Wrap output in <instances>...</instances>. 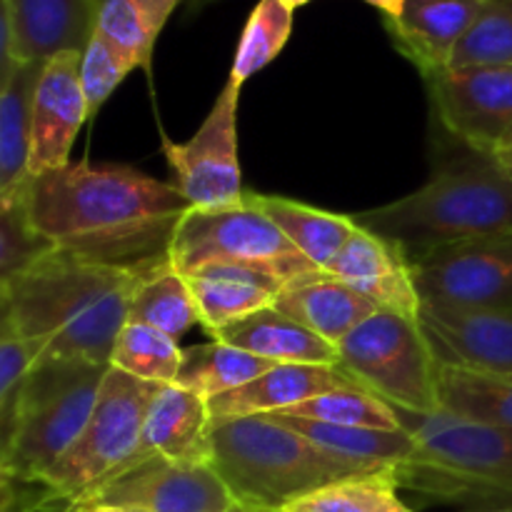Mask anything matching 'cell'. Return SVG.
I'll return each mask as SVG.
<instances>
[{
    "label": "cell",
    "mask_w": 512,
    "mask_h": 512,
    "mask_svg": "<svg viewBox=\"0 0 512 512\" xmlns=\"http://www.w3.org/2000/svg\"><path fill=\"white\" fill-rule=\"evenodd\" d=\"M15 68H18V58H15L13 15H10L8 0H0V90L5 88Z\"/></svg>",
    "instance_id": "cell-40"
},
{
    "label": "cell",
    "mask_w": 512,
    "mask_h": 512,
    "mask_svg": "<svg viewBox=\"0 0 512 512\" xmlns=\"http://www.w3.org/2000/svg\"><path fill=\"white\" fill-rule=\"evenodd\" d=\"M43 63H18L0 90V160L10 188L28 180L33 95Z\"/></svg>",
    "instance_id": "cell-30"
},
{
    "label": "cell",
    "mask_w": 512,
    "mask_h": 512,
    "mask_svg": "<svg viewBox=\"0 0 512 512\" xmlns=\"http://www.w3.org/2000/svg\"><path fill=\"white\" fill-rule=\"evenodd\" d=\"M213 340L233 345L273 365H338V348L333 343L295 323L278 308L260 310L220 330Z\"/></svg>",
    "instance_id": "cell-24"
},
{
    "label": "cell",
    "mask_w": 512,
    "mask_h": 512,
    "mask_svg": "<svg viewBox=\"0 0 512 512\" xmlns=\"http://www.w3.org/2000/svg\"><path fill=\"white\" fill-rule=\"evenodd\" d=\"M245 195L255 208L263 210L283 230L293 248L323 273H328L333 260L338 258L343 245L358 228L353 215L330 213V210L313 208V205L298 203V200L283 198V195H263L250 193V190Z\"/></svg>",
    "instance_id": "cell-25"
},
{
    "label": "cell",
    "mask_w": 512,
    "mask_h": 512,
    "mask_svg": "<svg viewBox=\"0 0 512 512\" xmlns=\"http://www.w3.org/2000/svg\"><path fill=\"white\" fill-rule=\"evenodd\" d=\"M270 368H273V363H268V360L255 358V355L233 348L228 343H220V340H210V343L183 350L178 378L173 385L190 390V393L210 403L220 395L243 388Z\"/></svg>",
    "instance_id": "cell-28"
},
{
    "label": "cell",
    "mask_w": 512,
    "mask_h": 512,
    "mask_svg": "<svg viewBox=\"0 0 512 512\" xmlns=\"http://www.w3.org/2000/svg\"><path fill=\"white\" fill-rule=\"evenodd\" d=\"M138 65L118 48L110 38H105L98 28L90 35L88 45L80 53V83H83L88 115L93 118L120 83L128 78Z\"/></svg>",
    "instance_id": "cell-37"
},
{
    "label": "cell",
    "mask_w": 512,
    "mask_h": 512,
    "mask_svg": "<svg viewBox=\"0 0 512 512\" xmlns=\"http://www.w3.org/2000/svg\"><path fill=\"white\" fill-rule=\"evenodd\" d=\"M40 355H43V348L33 343V340H0V405L18 388L20 380L28 375V370L33 368Z\"/></svg>",
    "instance_id": "cell-38"
},
{
    "label": "cell",
    "mask_w": 512,
    "mask_h": 512,
    "mask_svg": "<svg viewBox=\"0 0 512 512\" xmlns=\"http://www.w3.org/2000/svg\"><path fill=\"white\" fill-rule=\"evenodd\" d=\"M270 418L288 425L290 430L360 473L398 470L418 458V443L405 430L343 428V425L315 423V420L290 418V415H270Z\"/></svg>",
    "instance_id": "cell-23"
},
{
    "label": "cell",
    "mask_w": 512,
    "mask_h": 512,
    "mask_svg": "<svg viewBox=\"0 0 512 512\" xmlns=\"http://www.w3.org/2000/svg\"><path fill=\"white\" fill-rule=\"evenodd\" d=\"M400 428L418 443V458L395 470L398 488L478 512L512 508V430L473 423L445 410H398Z\"/></svg>",
    "instance_id": "cell-5"
},
{
    "label": "cell",
    "mask_w": 512,
    "mask_h": 512,
    "mask_svg": "<svg viewBox=\"0 0 512 512\" xmlns=\"http://www.w3.org/2000/svg\"><path fill=\"white\" fill-rule=\"evenodd\" d=\"M148 268L88 263L53 250L8 285L15 335L38 343L48 358L110 365Z\"/></svg>",
    "instance_id": "cell-2"
},
{
    "label": "cell",
    "mask_w": 512,
    "mask_h": 512,
    "mask_svg": "<svg viewBox=\"0 0 512 512\" xmlns=\"http://www.w3.org/2000/svg\"><path fill=\"white\" fill-rule=\"evenodd\" d=\"M168 258L180 273L203 265H238L273 275L285 285L323 273L293 248L283 230L255 208L248 195L240 208L218 213L190 210L170 243Z\"/></svg>",
    "instance_id": "cell-9"
},
{
    "label": "cell",
    "mask_w": 512,
    "mask_h": 512,
    "mask_svg": "<svg viewBox=\"0 0 512 512\" xmlns=\"http://www.w3.org/2000/svg\"><path fill=\"white\" fill-rule=\"evenodd\" d=\"M423 80L443 133L478 153L495 155L512 130L510 65H460Z\"/></svg>",
    "instance_id": "cell-12"
},
{
    "label": "cell",
    "mask_w": 512,
    "mask_h": 512,
    "mask_svg": "<svg viewBox=\"0 0 512 512\" xmlns=\"http://www.w3.org/2000/svg\"><path fill=\"white\" fill-rule=\"evenodd\" d=\"M495 160H498L500 165H503L505 170H508V173L512 175V130L508 135H505V140L503 143L498 145V150H495V155H493Z\"/></svg>",
    "instance_id": "cell-44"
},
{
    "label": "cell",
    "mask_w": 512,
    "mask_h": 512,
    "mask_svg": "<svg viewBox=\"0 0 512 512\" xmlns=\"http://www.w3.org/2000/svg\"><path fill=\"white\" fill-rule=\"evenodd\" d=\"M210 425L213 418L208 400L178 385H160L148 405L138 448L128 468L155 458L175 463H208Z\"/></svg>",
    "instance_id": "cell-18"
},
{
    "label": "cell",
    "mask_w": 512,
    "mask_h": 512,
    "mask_svg": "<svg viewBox=\"0 0 512 512\" xmlns=\"http://www.w3.org/2000/svg\"><path fill=\"white\" fill-rule=\"evenodd\" d=\"M440 410L473 423L512 430V378L438 360Z\"/></svg>",
    "instance_id": "cell-26"
},
{
    "label": "cell",
    "mask_w": 512,
    "mask_h": 512,
    "mask_svg": "<svg viewBox=\"0 0 512 512\" xmlns=\"http://www.w3.org/2000/svg\"><path fill=\"white\" fill-rule=\"evenodd\" d=\"M160 385L108 368L93 415L68 453L38 480L50 512H70L108 480L123 473L138 448L145 413Z\"/></svg>",
    "instance_id": "cell-7"
},
{
    "label": "cell",
    "mask_w": 512,
    "mask_h": 512,
    "mask_svg": "<svg viewBox=\"0 0 512 512\" xmlns=\"http://www.w3.org/2000/svg\"><path fill=\"white\" fill-rule=\"evenodd\" d=\"M183 348L178 340L150 325L128 320L110 353V368L153 385H173L178 378Z\"/></svg>",
    "instance_id": "cell-32"
},
{
    "label": "cell",
    "mask_w": 512,
    "mask_h": 512,
    "mask_svg": "<svg viewBox=\"0 0 512 512\" xmlns=\"http://www.w3.org/2000/svg\"><path fill=\"white\" fill-rule=\"evenodd\" d=\"M460 65H510L512 68V0H488L465 35L450 68Z\"/></svg>",
    "instance_id": "cell-36"
},
{
    "label": "cell",
    "mask_w": 512,
    "mask_h": 512,
    "mask_svg": "<svg viewBox=\"0 0 512 512\" xmlns=\"http://www.w3.org/2000/svg\"><path fill=\"white\" fill-rule=\"evenodd\" d=\"M275 308L333 343L335 348L378 310L370 300L330 273H315L285 285Z\"/></svg>",
    "instance_id": "cell-22"
},
{
    "label": "cell",
    "mask_w": 512,
    "mask_h": 512,
    "mask_svg": "<svg viewBox=\"0 0 512 512\" xmlns=\"http://www.w3.org/2000/svg\"><path fill=\"white\" fill-rule=\"evenodd\" d=\"M420 303L445 310H512V235L470 240L413 263Z\"/></svg>",
    "instance_id": "cell-11"
},
{
    "label": "cell",
    "mask_w": 512,
    "mask_h": 512,
    "mask_svg": "<svg viewBox=\"0 0 512 512\" xmlns=\"http://www.w3.org/2000/svg\"><path fill=\"white\" fill-rule=\"evenodd\" d=\"M18 338L13 323V305H10L8 285H0V340Z\"/></svg>",
    "instance_id": "cell-41"
},
{
    "label": "cell",
    "mask_w": 512,
    "mask_h": 512,
    "mask_svg": "<svg viewBox=\"0 0 512 512\" xmlns=\"http://www.w3.org/2000/svg\"><path fill=\"white\" fill-rule=\"evenodd\" d=\"M0 512H50V495L40 483L10 480L0 493Z\"/></svg>",
    "instance_id": "cell-39"
},
{
    "label": "cell",
    "mask_w": 512,
    "mask_h": 512,
    "mask_svg": "<svg viewBox=\"0 0 512 512\" xmlns=\"http://www.w3.org/2000/svg\"><path fill=\"white\" fill-rule=\"evenodd\" d=\"M110 365L40 355L18 390L8 478L38 483L83 433Z\"/></svg>",
    "instance_id": "cell-6"
},
{
    "label": "cell",
    "mask_w": 512,
    "mask_h": 512,
    "mask_svg": "<svg viewBox=\"0 0 512 512\" xmlns=\"http://www.w3.org/2000/svg\"><path fill=\"white\" fill-rule=\"evenodd\" d=\"M398 490L395 470H378L335 480L273 512H415Z\"/></svg>",
    "instance_id": "cell-31"
},
{
    "label": "cell",
    "mask_w": 512,
    "mask_h": 512,
    "mask_svg": "<svg viewBox=\"0 0 512 512\" xmlns=\"http://www.w3.org/2000/svg\"><path fill=\"white\" fill-rule=\"evenodd\" d=\"M425 185L353 215L360 228L398 245L410 263L470 240L512 235V175L493 155L448 135Z\"/></svg>",
    "instance_id": "cell-3"
},
{
    "label": "cell",
    "mask_w": 512,
    "mask_h": 512,
    "mask_svg": "<svg viewBox=\"0 0 512 512\" xmlns=\"http://www.w3.org/2000/svg\"><path fill=\"white\" fill-rule=\"evenodd\" d=\"M183 0H98L95 28L148 70L165 23Z\"/></svg>",
    "instance_id": "cell-29"
},
{
    "label": "cell",
    "mask_w": 512,
    "mask_h": 512,
    "mask_svg": "<svg viewBox=\"0 0 512 512\" xmlns=\"http://www.w3.org/2000/svg\"><path fill=\"white\" fill-rule=\"evenodd\" d=\"M358 385L340 365H273L243 388L210 400V418L278 415L335 388Z\"/></svg>",
    "instance_id": "cell-19"
},
{
    "label": "cell",
    "mask_w": 512,
    "mask_h": 512,
    "mask_svg": "<svg viewBox=\"0 0 512 512\" xmlns=\"http://www.w3.org/2000/svg\"><path fill=\"white\" fill-rule=\"evenodd\" d=\"M18 63H45L65 50L88 45L98 0H8Z\"/></svg>",
    "instance_id": "cell-20"
},
{
    "label": "cell",
    "mask_w": 512,
    "mask_h": 512,
    "mask_svg": "<svg viewBox=\"0 0 512 512\" xmlns=\"http://www.w3.org/2000/svg\"><path fill=\"white\" fill-rule=\"evenodd\" d=\"M25 183L0 195V285L18 280L55 250V245L30 223Z\"/></svg>",
    "instance_id": "cell-35"
},
{
    "label": "cell",
    "mask_w": 512,
    "mask_h": 512,
    "mask_svg": "<svg viewBox=\"0 0 512 512\" xmlns=\"http://www.w3.org/2000/svg\"><path fill=\"white\" fill-rule=\"evenodd\" d=\"M283 3L285 5H290V8H303V5H308L310 3V0H283Z\"/></svg>",
    "instance_id": "cell-46"
},
{
    "label": "cell",
    "mask_w": 512,
    "mask_h": 512,
    "mask_svg": "<svg viewBox=\"0 0 512 512\" xmlns=\"http://www.w3.org/2000/svg\"><path fill=\"white\" fill-rule=\"evenodd\" d=\"M328 273L350 285L378 310H393V313L420 318L423 303L415 288L413 263L408 255L395 243L360 225L343 245Z\"/></svg>",
    "instance_id": "cell-16"
},
{
    "label": "cell",
    "mask_w": 512,
    "mask_h": 512,
    "mask_svg": "<svg viewBox=\"0 0 512 512\" xmlns=\"http://www.w3.org/2000/svg\"><path fill=\"white\" fill-rule=\"evenodd\" d=\"M365 3L373 5V8H378L380 13H383L385 20H393L403 13L405 0H365Z\"/></svg>",
    "instance_id": "cell-43"
},
{
    "label": "cell",
    "mask_w": 512,
    "mask_h": 512,
    "mask_svg": "<svg viewBox=\"0 0 512 512\" xmlns=\"http://www.w3.org/2000/svg\"><path fill=\"white\" fill-rule=\"evenodd\" d=\"M88 118V100L80 83V50H65L45 60L33 95L28 178L65 168Z\"/></svg>",
    "instance_id": "cell-14"
},
{
    "label": "cell",
    "mask_w": 512,
    "mask_h": 512,
    "mask_svg": "<svg viewBox=\"0 0 512 512\" xmlns=\"http://www.w3.org/2000/svg\"><path fill=\"white\" fill-rule=\"evenodd\" d=\"M225 512H250V510H245V508H240V505H235V508H230V510H225Z\"/></svg>",
    "instance_id": "cell-49"
},
{
    "label": "cell",
    "mask_w": 512,
    "mask_h": 512,
    "mask_svg": "<svg viewBox=\"0 0 512 512\" xmlns=\"http://www.w3.org/2000/svg\"><path fill=\"white\" fill-rule=\"evenodd\" d=\"M278 415L315 420V423L343 425V428L403 430L393 405H388L378 395L370 393V390L360 388V385L328 390V393L315 395V398L305 400V403Z\"/></svg>",
    "instance_id": "cell-34"
},
{
    "label": "cell",
    "mask_w": 512,
    "mask_h": 512,
    "mask_svg": "<svg viewBox=\"0 0 512 512\" xmlns=\"http://www.w3.org/2000/svg\"><path fill=\"white\" fill-rule=\"evenodd\" d=\"M128 320L158 328L175 340L200 323L193 288L185 273L170 263V258L145 270L130 300Z\"/></svg>",
    "instance_id": "cell-27"
},
{
    "label": "cell",
    "mask_w": 512,
    "mask_h": 512,
    "mask_svg": "<svg viewBox=\"0 0 512 512\" xmlns=\"http://www.w3.org/2000/svg\"><path fill=\"white\" fill-rule=\"evenodd\" d=\"M70 512H148L138 505H125V503H85L73 508Z\"/></svg>",
    "instance_id": "cell-42"
},
{
    "label": "cell",
    "mask_w": 512,
    "mask_h": 512,
    "mask_svg": "<svg viewBox=\"0 0 512 512\" xmlns=\"http://www.w3.org/2000/svg\"><path fill=\"white\" fill-rule=\"evenodd\" d=\"M338 365L360 385L408 413H438V355L420 318L375 310L338 345Z\"/></svg>",
    "instance_id": "cell-8"
},
{
    "label": "cell",
    "mask_w": 512,
    "mask_h": 512,
    "mask_svg": "<svg viewBox=\"0 0 512 512\" xmlns=\"http://www.w3.org/2000/svg\"><path fill=\"white\" fill-rule=\"evenodd\" d=\"M240 85L225 83L205 115L203 125L185 143L163 140V153L173 180L190 210L218 213L245 203L243 170L238 158Z\"/></svg>",
    "instance_id": "cell-10"
},
{
    "label": "cell",
    "mask_w": 512,
    "mask_h": 512,
    "mask_svg": "<svg viewBox=\"0 0 512 512\" xmlns=\"http://www.w3.org/2000/svg\"><path fill=\"white\" fill-rule=\"evenodd\" d=\"M488 512H512V508H503V510H488Z\"/></svg>",
    "instance_id": "cell-50"
},
{
    "label": "cell",
    "mask_w": 512,
    "mask_h": 512,
    "mask_svg": "<svg viewBox=\"0 0 512 512\" xmlns=\"http://www.w3.org/2000/svg\"><path fill=\"white\" fill-rule=\"evenodd\" d=\"M185 278L198 303L200 325L213 338L260 310L275 308L285 290L283 280L238 265H203L185 273Z\"/></svg>",
    "instance_id": "cell-21"
},
{
    "label": "cell",
    "mask_w": 512,
    "mask_h": 512,
    "mask_svg": "<svg viewBox=\"0 0 512 512\" xmlns=\"http://www.w3.org/2000/svg\"><path fill=\"white\" fill-rule=\"evenodd\" d=\"M30 223L88 263L148 268L168 258L190 205L173 183L120 163H68L25 183Z\"/></svg>",
    "instance_id": "cell-1"
},
{
    "label": "cell",
    "mask_w": 512,
    "mask_h": 512,
    "mask_svg": "<svg viewBox=\"0 0 512 512\" xmlns=\"http://www.w3.org/2000/svg\"><path fill=\"white\" fill-rule=\"evenodd\" d=\"M208 3H213V0H193V8H203Z\"/></svg>",
    "instance_id": "cell-48"
},
{
    "label": "cell",
    "mask_w": 512,
    "mask_h": 512,
    "mask_svg": "<svg viewBox=\"0 0 512 512\" xmlns=\"http://www.w3.org/2000/svg\"><path fill=\"white\" fill-rule=\"evenodd\" d=\"M420 323L440 363L512 378V310L420 308Z\"/></svg>",
    "instance_id": "cell-15"
},
{
    "label": "cell",
    "mask_w": 512,
    "mask_h": 512,
    "mask_svg": "<svg viewBox=\"0 0 512 512\" xmlns=\"http://www.w3.org/2000/svg\"><path fill=\"white\" fill-rule=\"evenodd\" d=\"M293 13L283 0H260L245 23L228 80L240 85L273 63L293 33Z\"/></svg>",
    "instance_id": "cell-33"
},
{
    "label": "cell",
    "mask_w": 512,
    "mask_h": 512,
    "mask_svg": "<svg viewBox=\"0 0 512 512\" xmlns=\"http://www.w3.org/2000/svg\"><path fill=\"white\" fill-rule=\"evenodd\" d=\"M488 0H405L403 13L385 20L395 48L423 78L453 65L455 50L473 30Z\"/></svg>",
    "instance_id": "cell-17"
},
{
    "label": "cell",
    "mask_w": 512,
    "mask_h": 512,
    "mask_svg": "<svg viewBox=\"0 0 512 512\" xmlns=\"http://www.w3.org/2000/svg\"><path fill=\"white\" fill-rule=\"evenodd\" d=\"M10 480H13V478H8V475H3V473H0V493H3V490L8 488V483H10Z\"/></svg>",
    "instance_id": "cell-47"
},
{
    "label": "cell",
    "mask_w": 512,
    "mask_h": 512,
    "mask_svg": "<svg viewBox=\"0 0 512 512\" xmlns=\"http://www.w3.org/2000/svg\"><path fill=\"white\" fill-rule=\"evenodd\" d=\"M85 503H125L148 512H225L235 508V500L210 463L160 458L115 475L80 505Z\"/></svg>",
    "instance_id": "cell-13"
},
{
    "label": "cell",
    "mask_w": 512,
    "mask_h": 512,
    "mask_svg": "<svg viewBox=\"0 0 512 512\" xmlns=\"http://www.w3.org/2000/svg\"><path fill=\"white\" fill-rule=\"evenodd\" d=\"M8 190H10V185H8V180H5L3 160H0V195H3V193H8Z\"/></svg>",
    "instance_id": "cell-45"
},
{
    "label": "cell",
    "mask_w": 512,
    "mask_h": 512,
    "mask_svg": "<svg viewBox=\"0 0 512 512\" xmlns=\"http://www.w3.org/2000/svg\"><path fill=\"white\" fill-rule=\"evenodd\" d=\"M210 468L235 505L273 512L335 480L363 475L270 415L213 420Z\"/></svg>",
    "instance_id": "cell-4"
}]
</instances>
